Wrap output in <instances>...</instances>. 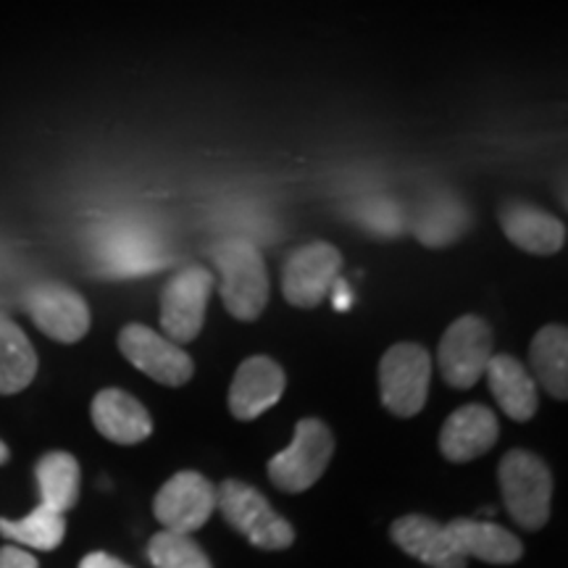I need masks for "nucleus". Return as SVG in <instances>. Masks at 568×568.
I'll list each match as a JSON object with an SVG mask.
<instances>
[{"instance_id": "obj_27", "label": "nucleus", "mask_w": 568, "mask_h": 568, "mask_svg": "<svg viewBox=\"0 0 568 568\" xmlns=\"http://www.w3.org/2000/svg\"><path fill=\"white\" fill-rule=\"evenodd\" d=\"M9 456H11V453H9V447H6L3 439H0V466H3L6 460H9Z\"/></svg>"}, {"instance_id": "obj_21", "label": "nucleus", "mask_w": 568, "mask_h": 568, "mask_svg": "<svg viewBox=\"0 0 568 568\" xmlns=\"http://www.w3.org/2000/svg\"><path fill=\"white\" fill-rule=\"evenodd\" d=\"M42 506L67 514L77 506L80 497V464L71 453L53 450L45 453L34 466Z\"/></svg>"}, {"instance_id": "obj_5", "label": "nucleus", "mask_w": 568, "mask_h": 568, "mask_svg": "<svg viewBox=\"0 0 568 568\" xmlns=\"http://www.w3.org/2000/svg\"><path fill=\"white\" fill-rule=\"evenodd\" d=\"M432 379V358L422 345L397 343L382 355L379 393L382 406L393 416H418L426 406Z\"/></svg>"}, {"instance_id": "obj_18", "label": "nucleus", "mask_w": 568, "mask_h": 568, "mask_svg": "<svg viewBox=\"0 0 568 568\" xmlns=\"http://www.w3.org/2000/svg\"><path fill=\"white\" fill-rule=\"evenodd\" d=\"M487 385L497 400V406L514 422H529L539 408L537 382L531 379L529 368H524L514 355H493L487 364Z\"/></svg>"}, {"instance_id": "obj_4", "label": "nucleus", "mask_w": 568, "mask_h": 568, "mask_svg": "<svg viewBox=\"0 0 568 568\" xmlns=\"http://www.w3.org/2000/svg\"><path fill=\"white\" fill-rule=\"evenodd\" d=\"M332 453H335V437L329 426L318 418H301L293 443L268 460V479L282 493H305L322 479Z\"/></svg>"}, {"instance_id": "obj_23", "label": "nucleus", "mask_w": 568, "mask_h": 568, "mask_svg": "<svg viewBox=\"0 0 568 568\" xmlns=\"http://www.w3.org/2000/svg\"><path fill=\"white\" fill-rule=\"evenodd\" d=\"M0 535L32 550H55L67 535V518L40 503L30 516L19 518V521L0 518Z\"/></svg>"}, {"instance_id": "obj_3", "label": "nucleus", "mask_w": 568, "mask_h": 568, "mask_svg": "<svg viewBox=\"0 0 568 568\" xmlns=\"http://www.w3.org/2000/svg\"><path fill=\"white\" fill-rule=\"evenodd\" d=\"M216 508L226 524L243 535L253 548L284 550L295 542V529L272 508L258 489L240 479H226L216 489Z\"/></svg>"}, {"instance_id": "obj_22", "label": "nucleus", "mask_w": 568, "mask_h": 568, "mask_svg": "<svg viewBox=\"0 0 568 568\" xmlns=\"http://www.w3.org/2000/svg\"><path fill=\"white\" fill-rule=\"evenodd\" d=\"M410 230L426 247H445L468 230V211L456 197H432L416 211Z\"/></svg>"}, {"instance_id": "obj_14", "label": "nucleus", "mask_w": 568, "mask_h": 568, "mask_svg": "<svg viewBox=\"0 0 568 568\" xmlns=\"http://www.w3.org/2000/svg\"><path fill=\"white\" fill-rule=\"evenodd\" d=\"M389 537L403 552L410 558L422 560L432 568H466V558L460 556L445 524H437L435 518L410 514L397 518L389 527Z\"/></svg>"}, {"instance_id": "obj_9", "label": "nucleus", "mask_w": 568, "mask_h": 568, "mask_svg": "<svg viewBox=\"0 0 568 568\" xmlns=\"http://www.w3.org/2000/svg\"><path fill=\"white\" fill-rule=\"evenodd\" d=\"M213 510H216V487L197 471L174 474L153 500V514L161 527L176 535H193L205 527Z\"/></svg>"}, {"instance_id": "obj_1", "label": "nucleus", "mask_w": 568, "mask_h": 568, "mask_svg": "<svg viewBox=\"0 0 568 568\" xmlns=\"http://www.w3.org/2000/svg\"><path fill=\"white\" fill-rule=\"evenodd\" d=\"M213 264L222 274V301L240 322H255L268 303L264 255L247 240H226L213 247Z\"/></svg>"}, {"instance_id": "obj_19", "label": "nucleus", "mask_w": 568, "mask_h": 568, "mask_svg": "<svg viewBox=\"0 0 568 568\" xmlns=\"http://www.w3.org/2000/svg\"><path fill=\"white\" fill-rule=\"evenodd\" d=\"M531 379L552 397H568V332L560 324H548L537 332L529 347Z\"/></svg>"}, {"instance_id": "obj_12", "label": "nucleus", "mask_w": 568, "mask_h": 568, "mask_svg": "<svg viewBox=\"0 0 568 568\" xmlns=\"http://www.w3.org/2000/svg\"><path fill=\"white\" fill-rule=\"evenodd\" d=\"M287 387L284 368L268 355H253L240 364L230 387V410L240 422H253L280 403Z\"/></svg>"}, {"instance_id": "obj_15", "label": "nucleus", "mask_w": 568, "mask_h": 568, "mask_svg": "<svg viewBox=\"0 0 568 568\" xmlns=\"http://www.w3.org/2000/svg\"><path fill=\"white\" fill-rule=\"evenodd\" d=\"M92 424L105 439L116 445H138L151 437L153 418L145 406L124 389H101L90 408Z\"/></svg>"}, {"instance_id": "obj_11", "label": "nucleus", "mask_w": 568, "mask_h": 568, "mask_svg": "<svg viewBox=\"0 0 568 568\" xmlns=\"http://www.w3.org/2000/svg\"><path fill=\"white\" fill-rule=\"evenodd\" d=\"M27 311L42 335L55 343H80L90 329V308L84 297L67 284L45 282L27 293Z\"/></svg>"}, {"instance_id": "obj_24", "label": "nucleus", "mask_w": 568, "mask_h": 568, "mask_svg": "<svg viewBox=\"0 0 568 568\" xmlns=\"http://www.w3.org/2000/svg\"><path fill=\"white\" fill-rule=\"evenodd\" d=\"M148 558L155 568H213L211 560L190 535L161 529L148 545Z\"/></svg>"}, {"instance_id": "obj_10", "label": "nucleus", "mask_w": 568, "mask_h": 568, "mask_svg": "<svg viewBox=\"0 0 568 568\" xmlns=\"http://www.w3.org/2000/svg\"><path fill=\"white\" fill-rule=\"evenodd\" d=\"M343 268V253L329 243H308L290 253L282 272V293L295 308H316L329 295Z\"/></svg>"}, {"instance_id": "obj_26", "label": "nucleus", "mask_w": 568, "mask_h": 568, "mask_svg": "<svg viewBox=\"0 0 568 568\" xmlns=\"http://www.w3.org/2000/svg\"><path fill=\"white\" fill-rule=\"evenodd\" d=\"M80 568H130V566L122 564L119 558L109 556V552H90V556L82 558Z\"/></svg>"}, {"instance_id": "obj_20", "label": "nucleus", "mask_w": 568, "mask_h": 568, "mask_svg": "<svg viewBox=\"0 0 568 568\" xmlns=\"http://www.w3.org/2000/svg\"><path fill=\"white\" fill-rule=\"evenodd\" d=\"M38 353L21 326L0 316V395H17L32 385Z\"/></svg>"}, {"instance_id": "obj_17", "label": "nucleus", "mask_w": 568, "mask_h": 568, "mask_svg": "<svg viewBox=\"0 0 568 568\" xmlns=\"http://www.w3.org/2000/svg\"><path fill=\"white\" fill-rule=\"evenodd\" d=\"M445 529L466 560L479 558L485 564L510 566L524 552L516 535H510L500 524L477 521V518H453L450 524H445Z\"/></svg>"}, {"instance_id": "obj_16", "label": "nucleus", "mask_w": 568, "mask_h": 568, "mask_svg": "<svg viewBox=\"0 0 568 568\" xmlns=\"http://www.w3.org/2000/svg\"><path fill=\"white\" fill-rule=\"evenodd\" d=\"M500 226L506 237L521 251L552 255L566 245V224L521 201H508L500 209Z\"/></svg>"}, {"instance_id": "obj_2", "label": "nucleus", "mask_w": 568, "mask_h": 568, "mask_svg": "<svg viewBox=\"0 0 568 568\" xmlns=\"http://www.w3.org/2000/svg\"><path fill=\"white\" fill-rule=\"evenodd\" d=\"M497 474L510 518L529 531L542 529L552 500V477L545 460L529 450H510L503 456Z\"/></svg>"}, {"instance_id": "obj_6", "label": "nucleus", "mask_w": 568, "mask_h": 568, "mask_svg": "<svg viewBox=\"0 0 568 568\" xmlns=\"http://www.w3.org/2000/svg\"><path fill=\"white\" fill-rule=\"evenodd\" d=\"M493 329L485 318L460 316L439 339L437 364L453 389H471L493 361Z\"/></svg>"}, {"instance_id": "obj_7", "label": "nucleus", "mask_w": 568, "mask_h": 568, "mask_svg": "<svg viewBox=\"0 0 568 568\" xmlns=\"http://www.w3.org/2000/svg\"><path fill=\"white\" fill-rule=\"evenodd\" d=\"M213 284V274L205 266H187L166 282L161 293L163 337L182 347L201 335Z\"/></svg>"}, {"instance_id": "obj_13", "label": "nucleus", "mask_w": 568, "mask_h": 568, "mask_svg": "<svg viewBox=\"0 0 568 568\" xmlns=\"http://www.w3.org/2000/svg\"><path fill=\"white\" fill-rule=\"evenodd\" d=\"M500 437L495 410L481 403H468L447 416L439 432V450L453 464H466L489 453Z\"/></svg>"}, {"instance_id": "obj_8", "label": "nucleus", "mask_w": 568, "mask_h": 568, "mask_svg": "<svg viewBox=\"0 0 568 568\" xmlns=\"http://www.w3.org/2000/svg\"><path fill=\"white\" fill-rule=\"evenodd\" d=\"M119 351L134 368L166 387H182L193 379V358L145 324H126L119 335Z\"/></svg>"}, {"instance_id": "obj_25", "label": "nucleus", "mask_w": 568, "mask_h": 568, "mask_svg": "<svg viewBox=\"0 0 568 568\" xmlns=\"http://www.w3.org/2000/svg\"><path fill=\"white\" fill-rule=\"evenodd\" d=\"M0 568H40L38 558H32L30 552L17 548V545H6L0 548Z\"/></svg>"}]
</instances>
